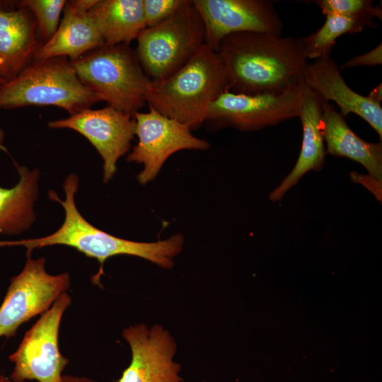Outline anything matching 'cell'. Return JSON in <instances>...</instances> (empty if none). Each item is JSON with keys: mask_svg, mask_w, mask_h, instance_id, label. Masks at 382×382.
Returning a JSON list of instances; mask_svg holds the SVG:
<instances>
[{"mask_svg": "<svg viewBox=\"0 0 382 382\" xmlns=\"http://www.w3.org/2000/svg\"><path fill=\"white\" fill-rule=\"evenodd\" d=\"M382 64V44L367 53L357 56L348 60L340 69L357 66H374Z\"/></svg>", "mask_w": 382, "mask_h": 382, "instance_id": "obj_25", "label": "cell"}, {"mask_svg": "<svg viewBox=\"0 0 382 382\" xmlns=\"http://www.w3.org/2000/svg\"><path fill=\"white\" fill-rule=\"evenodd\" d=\"M326 154L352 159L361 166L376 180L382 179V143H370L357 136L345 117L327 103L321 118Z\"/></svg>", "mask_w": 382, "mask_h": 382, "instance_id": "obj_18", "label": "cell"}, {"mask_svg": "<svg viewBox=\"0 0 382 382\" xmlns=\"http://www.w3.org/2000/svg\"><path fill=\"white\" fill-rule=\"evenodd\" d=\"M14 4L13 8L0 6V79L5 82L17 76L34 60L40 47L33 14Z\"/></svg>", "mask_w": 382, "mask_h": 382, "instance_id": "obj_16", "label": "cell"}, {"mask_svg": "<svg viewBox=\"0 0 382 382\" xmlns=\"http://www.w3.org/2000/svg\"><path fill=\"white\" fill-rule=\"evenodd\" d=\"M101 98L79 79L70 60H33L17 76L0 85V108L56 106L69 115L91 108Z\"/></svg>", "mask_w": 382, "mask_h": 382, "instance_id": "obj_4", "label": "cell"}, {"mask_svg": "<svg viewBox=\"0 0 382 382\" xmlns=\"http://www.w3.org/2000/svg\"><path fill=\"white\" fill-rule=\"evenodd\" d=\"M61 382H97L93 379L87 377L74 376L70 375H62Z\"/></svg>", "mask_w": 382, "mask_h": 382, "instance_id": "obj_26", "label": "cell"}, {"mask_svg": "<svg viewBox=\"0 0 382 382\" xmlns=\"http://www.w3.org/2000/svg\"><path fill=\"white\" fill-rule=\"evenodd\" d=\"M373 100L381 103L382 100V88L381 83L372 89L370 93L367 96Z\"/></svg>", "mask_w": 382, "mask_h": 382, "instance_id": "obj_27", "label": "cell"}, {"mask_svg": "<svg viewBox=\"0 0 382 382\" xmlns=\"http://www.w3.org/2000/svg\"><path fill=\"white\" fill-rule=\"evenodd\" d=\"M205 29V44L218 52L226 36L241 32L282 35L284 23L268 0H192Z\"/></svg>", "mask_w": 382, "mask_h": 382, "instance_id": "obj_12", "label": "cell"}, {"mask_svg": "<svg viewBox=\"0 0 382 382\" xmlns=\"http://www.w3.org/2000/svg\"><path fill=\"white\" fill-rule=\"evenodd\" d=\"M122 337L130 346L132 360L114 382H183L181 366L173 361L175 342L163 327L137 324L125 328Z\"/></svg>", "mask_w": 382, "mask_h": 382, "instance_id": "obj_13", "label": "cell"}, {"mask_svg": "<svg viewBox=\"0 0 382 382\" xmlns=\"http://www.w3.org/2000/svg\"><path fill=\"white\" fill-rule=\"evenodd\" d=\"M4 141L5 132L3 129L0 128V151L5 153H8V151L4 144Z\"/></svg>", "mask_w": 382, "mask_h": 382, "instance_id": "obj_28", "label": "cell"}, {"mask_svg": "<svg viewBox=\"0 0 382 382\" xmlns=\"http://www.w3.org/2000/svg\"><path fill=\"white\" fill-rule=\"evenodd\" d=\"M19 179L11 188L0 185V235L28 231L36 219L34 204L39 193L40 171L14 162Z\"/></svg>", "mask_w": 382, "mask_h": 382, "instance_id": "obj_19", "label": "cell"}, {"mask_svg": "<svg viewBox=\"0 0 382 382\" xmlns=\"http://www.w3.org/2000/svg\"><path fill=\"white\" fill-rule=\"evenodd\" d=\"M315 2L325 16L339 14L372 20L382 18L381 5L374 6L371 0H318Z\"/></svg>", "mask_w": 382, "mask_h": 382, "instance_id": "obj_23", "label": "cell"}, {"mask_svg": "<svg viewBox=\"0 0 382 382\" xmlns=\"http://www.w3.org/2000/svg\"><path fill=\"white\" fill-rule=\"evenodd\" d=\"M89 13L105 45H129L146 28L143 0H97Z\"/></svg>", "mask_w": 382, "mask_h": 382, "instance_id": "obj_20", "label": "cell"}, {"mask_svg": "<svg viewBox=\"0 0 382 382\" xmlns=\"http://www.w3.org/2000/svg\"><path fill=\"white\" fill-rule=\"evenodd\" d=\"M303 83L325 102L335 103L344 117L353 113L361 117L375 129L381 141V103L354 91L342 78L337 64L330 54L318 57L307 64Z\"/></svg>", "mask_w": 382, "mask_h": 382, "instance_id": "obj_14", "label": "cell"}, {"mask_svg": "<svg viewBox=\"0 0 382 382\" xmlns=\"http://www.w3.org/2000/svg\"><path fill=\"white\" fill-rule=\"evenodd\" d=\"M304 83L280 94L245 95L226 91L209 105L204 122L212 129L257 131L299 117Z\"/></svg>", "mask_w": 382, "mask_h": 382, "instance_id": "obj_7", "label": "cell"}, {"mask_svg": "<svg viewBox=\"0 0 382 382\" xmlns=\"http://www.w3.org/2000/svg\"><path fill=\"white\" fill-rule=\"evenodd\" d=\"M97 0L66 1L54 35L37 50L34 60L66 57L71 62L105 45L89 10Z\"/></svg>", "mask_w": 382, "mask_h": 382, "instance_id": "obj_15", "label": "cell"}, {"mask_svg": "<svg viewBox=\"0 0 382 382\" xmlns=\"http://www.w3.org/2000/svg\"><path fill=\"white\" fill-rule=\"evenodd\" d=\"M149 108L147 112L139 111L133 115L138 142L127 157L128 162L143 164L142 170L137 175V180L142 185L156 178L173 154L185 149L203 151L209 147V143L195 137L187 125Z\"/></svg>", "mask_w": 382, "mask_h": 382, "instance_id": "obj_10", "label": "cell"}, {"mask_svg": "<svg viewBox=\"0 0 382 382\" xmlns=\"http://www.w3.org/2000/svg\"><path fill=\"white\" fill-rule=\"evenodd\" d=\"M5 81H4L3 80H1L0 79V85L2 84L3 83H4Z\"/></svg>", "mask_w": 382, "mask_h": 382, "instance_id": "obj_30", "label": "cell"}, {"mask_svg": "<svg viewBox=\"0 0 382 382\" xmlns=\"http://www.w3.org/2000/svg\"><path fill=\"white\" fill-rule=\"evenodd\" d=\"M79 183L75 173H70L65 178L63 183L64 200L59 199L54 190L48 192L50 199L59 202L64 209V222L56 231L37 238L0 241V247L23 246L26 248L27 257H31L34 249L46 246L64 245L74 248L86 256L98 260L100 268L93 276L92 282L98 285L104 274V262L115 255L139 257L164 269L173 267V258L180 253L184 243L182 234L177 233L163 241L145 243L126 240L102 231L86 221L77 209L75 195Z\"/></svg>", "mask_w": 382, "mask_h": 382, "instance_id": "obj_2", "label": "cell"}, {"mask_svg": "<svg viewBox=\"0 0 382 382\" xmlns=\"http://www.w3.org/2000/svg\"><path fill=\"white\" fill-rule=\"evenodd\" d=\"M326 103L316 93L304 85L303 100L299 115L303 128L300 154L291 171L270 193L272 202L281 200L285 193L308 171H318L323 168L326 151L321 118Z\"/></svg>", "mask_w": 382, "mask_h": 382, "instance_id": "obj_17", "label": "cell"}, {"mask_svg": "<svg viewBox=\"0 0 382 382\" xmlns=\"http://www.w3.org/2000/svg\"><path fill=\"white\" fill-rule=\"evenodd\" d=\"M0 382H11V380L5 376L0 374Z\"/></svg>", "mask_w": 382, "mask_h": 382, "instance_id": "obj_29", "label": "cell"}, {"mask_svg": "<svg viewBox=\"0 0 382 382\" xmlns=\"http://www.w3.org/2000/svg\"><path fill=\"white\" fill-rule=\"evenodd\" d=\"M228 91L239 94H280L303 84L307 66L303 37L241 32L221 42Z\"/></svg>", "mask_w": 382, "mask_h": 382, "instance_id": "obj_1", "label": "cell"}, {"mask_svg": "<svg viewBox=\"0 0 382 382\" xmlns=\"http://www.w3.org/2000/svg\"><path fill=\"white\" fill-rule=\"evenodd\" d=\"M71 64L82 83L108 106L133 115L146 103L152 81L129 45H104Z\"/></svg>", "mask_w": 382, "mask_h": 382, "instance_id": "obj_5", "label": "cell"}, {"mask_svg": "<svg viewBox=\"0 0 382 382\" xmlns=\"http://www.w3.org/2000/svg\"><path fill=\"white\" fill-rule=\"evenodd\" d=\"M324 24L316 32L303 37L308 59L330 54L336 40L344 34L361 32L366 27H376L374 20L339 14L326 15Z\"/></svg>", "mask_w": 382, "mask_h": 382, "instance_id": "obj_21", "label": "cell"}, {"mask_svg": "<svg viewBox=\"0 0 382 382\" xmlns=\"http://www.w3.org/2000/svg\"><path fill=\"white\" fill-rule=\"evenodd\" d=\"M45 262L27 257L23 269L11 279L0 306V337H13L21 325L45 312L69 289V274H48Z\"/></svg>", "mask_w": 382, "mask_h": 382, "instance_id": "obj_9", "label": "cell"}, {"mask_svg": "<svg viewBox=\"0 0 382 382\" xmlns=\"http://www.w3.org/2000/svg\"><path fill=\"white\" fill-rule=\"evenodd\" d=\"M47 126L52 129L74 130L90 141L103 159L104 183L112 179L117 172L118 160L129 151L135 135L133 115L108 105L49 121Z\"/></svg>", "mask_w": 382, "mask_h": 382, "instance_id": "obj_11", "label": "cell"}, {"mask_svg": "<svg viewBox=\"0 0 382 382\" xmlns=\"http://www.w3.org/2000/svg\"><path fill=\"white\" fill-rule=\"evenodd\" d=\"M66 0H22L16 3L27 8L33 16L36 25V37L40 47L56 33Z\"/></svg>", "mask_w": 382, "mask_h": 382, "instance_id": "obj_22", "label": "cell"}, {"mask_svg": "<svg viewBox=\"0 0 382 382\" xmlns=\"http://www.w3.org/2000/svg\"><path fill=\"white\" fill-rule=\"evenodd\" d=\"M71 302L70 296L62 293L25 332L16 351L9 356L14 364L10 376L13 382L62 381L69 360L59 351L58 335L62 315Z\"/></svg>", "mask_w": 382, "mask_h": 382, "instance_id": "obj_8", "label": "cell"}, {"mask_svg": "<svg viewBox=\"0 0 382 382\" xmlns=\"http://www.w3.org/2000/svg\"><path fill=\"white\" fill-rule=\"evenodd\" d=\"M228 91L226 67L220 54L205 43L168 78L153 81L146 103L191 130L205 121L210 104Z\"/></svg>", "mask_w": 382, "mask_h": 382, "instance_id": "obj_3", "label": "cell"}, {"mask_svg": "<svg viewBox=\"0 0 382 382\" xmlns=\"http://www.w3.org/2000/svg\"><path fill=\"white\" fill-rule=\"evenodd\" d=\"M185 0H143L146 28L159 23L173 13Z\"/></svg>", "mask_w": 382, "mask_h": 382, "instance_id": "obj_24", "label": "cell"}, {"mask_svg": "<svg viewBox=\"0 0 382 382\" xmlns=\"http://www.w3.org/2000/svg\"><path fill=\"white\" fill-rule=\"evenodd\" d=\"M139 63L153 81L164 80L183 67L205 43L202 18L192 3H184L169 17L144 28L137 38Z\"/></svg>", "mask_w": 382, "mask_h": 382, "instance_id": "obj_6", "label": "cell"}]
</instances>
